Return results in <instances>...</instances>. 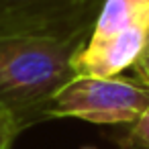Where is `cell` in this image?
Instances as JSON below:
<instances>
[{
	"label": "cell",
	"instance_id": "obj_1",
	"mask_svg": "<svg viewBox=\"0 0 149 149\" xmlns=\"http://www.w3.org/2000/svg\"><path fill=\"white\" fill-rule=\"evenodd\" d=\"M88 37H0V110L17 123L21 133L47 120L53 96L78 76L74 59Z\"/></svg>",
	"mask_w": 149,
	"mask_h": 149
},
{
	"label": "cell",
	"instance_id": "obj_2",
	"mask_svg": "<svg viewBox=\"0 0 149 149\" xmlns=\"http://www.w3.org/2000/svg\"><path fill=\"white\" fill-rule=\"evenodd\" d=\"M149 110V86L123 76H76L49 102L47 118H82L96 125L135 123Z\"/></svg>",
	"mask_w": 149,
	"mask_h": 149
},
{
	"label": "cell",
	"instance_id": "obj_3",
	"mask_svg": "<svg viewBox=\"0 0 149 149\" xmlns=\"http://www.w3.org/2000/svg\"><path fill=\"white\" fill-rule=\"evenodd\" d=\"M104 0H0V37L90 35Z\"/></svg>",
	"mask_w": 149,
	"mask_h": 149
},
{
	"label": "cell",
	"instance_id": "obj_4",
	"mask_svg": "<svg viewBox=\"0 0 149 149\" xmlns=\"http://www.w3.org/2000/svg\"><path fill=\"white\" fill-rule=\"evenodd\" d=\"M145 53V21L104 41H88L74 59L78 76L114 78L133 68Z\"/></svg>",
	"mask_w": 149,
	"mask_h": 149
},
{
	"label": "cell",
	"instance_id": "obj_5",
	"mask_svg": "<svg viewBox=\"0 0 149 149\" xmlns=\"http://www.w3.org/2000/svg\"><path fill=\"white\" fill-rule=\"evenodd\" d=\"M147 10L149 0H104L88 41H104L137 23H143Z\"/></svg>",
	"mask_w": 149,
	"mask_h": 149
},
{
	"label": "cell",
	"instance_id": "obj_6",
	"mask_svg": "<svg viewBox=\"0 0 149 149\" xmlns=\"http://www.w3.org/2000/svg\"><path fill=\"white\" fill-rule=\"evenodd\" d=\"M19 133L21 129L17 127V123L4 110H0V149H13Z\"/></svg>",
	"mask_w": 149,
	"mask_h": 149
},
{
	"label": "cell",
	"instance_id": "obj_7",
	"mask_svg": "<svg viewBox=\"0 0 149 149\" xmlns=\"http://www.w3.org/2000/svg\"><path fill=\"white\" fill-rule=\"evenodd\" d=\"M129 139H131L135 145L149 149V110H147L139 120L133 123V129L129 131Z\"/></svg>",
	"mask_w": 149,
	"mask_h": 149
},
{
	"label": "cell",
	"instance_id": "obj_8",
	"mask_svg": "<svg viewBox=\"0 0 149 149\" xmlns=\"http://www.w3.org/2000/svg\"><path fill=\"white\" fill-rule=\"evenodd\" d=\"M135 72H137V76H139V80H141V84H145V86H149V53L147 55H143L135 65Z\"/></svg>",
	"mask_w": 149,
	"mask_h": 149
},
{
	"label": "cell",
	"instance_id": "obj_9",
	"mask_svg": "<svg viewBox=\"0 0 149 149\" xmlns=\"http://www.w3.org/2000/svg\"><path fill=\"white\" fill-rule=\"evenodd\" d=\"M149 53V10H147V17H145V53Z\"/></svg>",
	"mask_w": 149,
	"mask_h": 149
},
{
	"label": "cell",
	"instance_id": "obj_10",
	"mask_svg": "<svg viewBox=\"0 0 149 149\" xmlns=\"http://www.w3.org/2000/svg\"><path fill=\"white\" fill-rule=\"evenodd\" d=\"M82 149H96V147H88V145H86V147H82Z\"/></svg>",
	"mask_w": 149,
	"mask_h": 149
}]
</instances>
